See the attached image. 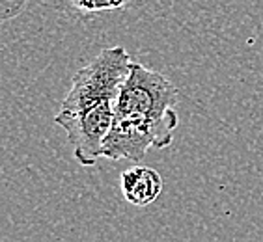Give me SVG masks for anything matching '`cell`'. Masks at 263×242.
I'll use <instances>...</instances> for the list:
<instances>
[{"instance_id":"cell-2","label":"cell","mask_w":263,"mask_h":242,"mask_svg":"<svg viewBox=\"0 0 263 242\" xmlns=\"http://www.w3.org/2000/svg\"><path fill=\"white\" fill-rule=\"evenodd\" d=\"M179 90L162 73L133 62L116 105V117L103 144L108 160L138 162L149 149L172 144Z\"/></svg>"},{"instance_id":"cell-1","label":"cell","mask_w":263,"mask_h":242,"mask_svg":"<svg viewBox=\"0 0 263 242\" xmlns=\"http://www.w3.org/2000/svg\"><path fill=\"white\" fill-rule=\"evenodd\" d=\"M131 66V56L123 47H110L73 76L54 123L66 131L73 156L81 166H96L103 156V144L116 117L118 97Z\"/></svg>"},{"instance_id":"cell-3","label":"cell","mask_w":263,"mask_h":242,"mask_svg":"<svg viewBox=\"0 0 263 242\" xmlns=\"http://www.w3.org/2000/svg\"><path fill=\"white\" fill-rule=\"evenodd\" d=\"M120 187L127 203L135 207H147L161 196L164 183L161 173L153 168L133 166L122 173Z\"/></svg>"},{"instance_id":"cell-4","label":"cell","mask_w":263,"mask_h":242,"mask_svg":"<svg viewBox=\"0 0 263 242\" xmlns=\"http://www.w3.org/2000/svg\"><path fill=\"white\" fill-rule=\"evenodd\" d=\"M77 10L82 13H103V11L122 10L129 4V0H71Z\"/></svg>"}]
</instances>
